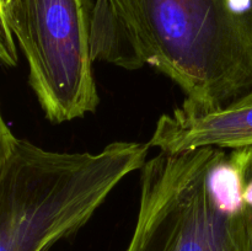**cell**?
<instances>
[{"instance_id":"obj_8","label":"cell","mask_w":252,"mask_h":251,"mask_svg":"<svg viewBox=\"0 0 252 251\" xmlns=\"http://www.w3.org/2000/svg\"><path fill=\"white\" fill-rule=\"evenodd\" d=\"M243 199L245 206L252 209V176H248L244 179Z\"/></svg>"},{"instance_id":"obj_4","label":"cell","mask_w":252,"mask_h":251,"mask_svg":"<svg viewBox=\"0 0 252 251\" xmlns=\"http://www.w3.org/2000/svg\"><path fill=\"white\" fill-rule=\"evenodd\" d=\"M4 16L47 120L64 123L95 112L88 0H9Z\"/></svg>"},{"instance_id":"obj_3","label":"cell","mask_w":252,"mask_h":251,"mask_svg":"<svg viewBox=\"0 0 252 251\" xmlns=\"http://www.w3.org/2000/svg\"><path fill=\"white\" fill-rule=\"evenodd\" d=\"M223 157L207 147L148 159L126 251H252V209L226 211L212 192L209 175Z\"/></svg>"},{"instance_id":"obj_5","label":"cell","mask_w":252,"mask_h":251,"mask_svg":"<svg viewBox=\"0 0 252 251\" xmlns=\"http://www.w3.org/2000/svg\"><path fill=\"white\" fill-rule=\"evenodd\" d=\"M148 144L170 154L207 147L233 150L252 147V89L217 110L198 112L175 107L160 116Z\"/></svg>"},{"instance_id":"obj_7","label":"cell","mask_w":252,"mask_h":251,"mask_svg":"<svg viewBox=\"0 0 252 251\" xmlns=\"http://www.w3.org/2000/svg\"><path fill=\"white\" fill-rule=\"evenodd\" d=\"M16 41L5 20L4 11L0 4V61H9L16 56Z\"/></svg>"},{"instance_id":"obj_2","label":"cell","mask_w":252,"mask_h":251,"mask_svg":"<svg viewBox=\"0 0 252 251\" xmlns=\"http://www.w3.org/2000/svg\"><path fill=\"white\" fill-rule=\"evenodd\" d=\"M149 149L118 140L95 153L54 152L17 138L0 177V251H48L73 235Z\"/></svg>"},{"instance_id":"obj_1","label":"cell","mask_w":252,"mask_h":251,"mask_svg":"<svg viewBox=\"0 0 252 251\" xmlns=\"http://www.w3.org/2000/svg\"><path fill=\"white\" fill-rule=\"evenodd\" d=\"M90 37L94 62L160 71L186 110L221 108L252 89V0H95Z\"/></svg>"},{"instance_id":"obj_9","label":"cell","mask_w":252,"mask_h":251,"mask_svg":"<svg viewBox=\"0 0 252 251\" xmlns=\"http://www.w3.org/2000/svg\"><path fill=\"white\" fill-rule=\"evenodd\" d=\"M7 2H9V0H0V4H1L2 11H4V7H5V5L7 4Z\"/></svg>"},{"instance_id":"obj_6","label":"cell","mask_w":252,"mask_h":251,"mask_svg":"<svg viewBox=\"0 0 252 251\" xmlns=\"http://www.w3.org/2000/svg\"><path fill=\"white\" fill-rule=\"evenodd\" d=\"M16 142L17 138L10 130L9 126L6 125L4 117H2L1 110H0V177L4 172L7 160L11 157V153Z\"/></svg>"}]
</instances>
